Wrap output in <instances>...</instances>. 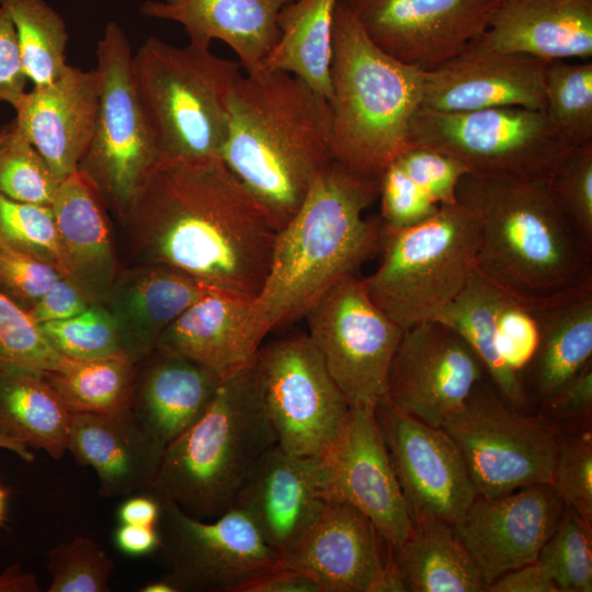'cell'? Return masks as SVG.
I'll list each match as a JSON object with an SVG mask.
<instances>
[{
  "instance_id": "obj_1",
  "label": "cell",
  "mask_w": 592,
  "mask_h": 592,
  "mask_svg": "<svg viewBox=\"0 0 592 592\" xmlns=\"http://www.w3.org/2000/svg\"><path fill=\"white\" fill-rule=\"evenodd\" d=\"M123 224L134 265H161L254 298L277 229L220 158L158 161Z\"/></svg>"
},
{
  "instance_id": "obj_2",
  "label": "cell",
  "mask_w": 592,
  "mask_h": 592,
  "mask_svg": "<svg viewBox=\"0 0 592 592\" xmlns=\"http://www.w3.org/2000/svg\"><path fill=\"white\" fill-rule=\"evenodd\" d=\"M220 159L280 230L333 160L328 100L287 72L240 73Z\"/></svg>"
},
{
  "instance_id": "obj_3",
  "label": "cell",
  "mask_w": 592,
  "mask_h": 592,
  "mask_svg": "<svg viewBox=\"0 0 592 592\" xmlns=\"http://www.w3.org/2000/svg\"><path fill=\"white\" fill-rule=\"evenodd\" d=\"M378 198V180L331 161L316 178L273 246L269 271L252 299V325L263 339L303 318L335 283L380 252L384 229L366 209Z\"/></svg>"
},
{
  "instance_id": "obj_4",
  "label": "cell",
  "mask_w": 592,
  "mask_h": 592,
  "mask_svg": "<svg viewBox=\"0 0 592 592\" xmlns=\"http://www.w3.org/2000/svg\"><path fill=\"white\" fill-rule=\"evenodd\" d=\"M457 202L479 220L475 273L538 308L592 291V249L556 207L546 182L466 174Z\"/></svg>"
},
{
  "instance_id": "obj_5",
  "label": "cell",
  "mask_w": 592,
  "mask_h": 592,
  "mask_svg": "<svg viewBox=\"0 0 592 592\" xmlns=\"http://www.w3.org/2000/svg\"><path fill=\"white\" fill-rule=\"evenodd\" d=\"M332 48V159L356 175L378 180L410 146L409 126L421 106L424 71L376 46L339 0Z\"/></svg>"
},
{
  "instance_id": "obj_6",
  "label": "cell",
  "mask_w": 592,
  "mask_h": 592,
  "mask_svg": "<svg viewBox=\"0 0 592 592\" xmlns=\"http://www.w3.org/2000/svg\"><path fill=\"white\" fill-rule=\"evenodd\" d=\"M276 445L252 361L223 379L204 414L166 446L148 491L191 516L214 520L234 506L254 466Z\"/></svg>"
},
{
  "instance_id": "obj_7",
  "label": "cell",
  "mask_w": 592,
  "mask_h": 592,
  "mask_svg": "<svg viewBox=\"0 0 592 592\" xmlns=\"http://www.w3.org/2000/svg\"><path fill=\"white\" fill-rule=\"evenodd\" d=\"M241 69L210 46L180 47L155 36L141 44L133 55V75L159 161L220 158Z\"/></svg>"
},
{
  "instance_id": "obj_8",
  "label": "cell",
  "mask_w": 592,
  "mask_h": 592,
  "mask_svg": "<svg viewBox=\"0 0 592 592\" xmlns=\"http://www.w3.org/2000/svg\"><path fill=\"white\" fill-rule=\"evenodd\" d=\"M479 237L477 216L459 202L409 228L384 229L380 263L363 286L402 330L434 320L473 276Z\"/></svg>"
},
{
  "instance_id": "obj_9",
  "label": "cell",
  "mask_w": 592,
  "mask_h": 592,
  "mask_svg": "<svg viewBox=\"0 0 592 592\" xmlns=\"http://www.w3.org/2000/svg\"><path fill=\"white\" fill-rule=\"evenodd\" d=\"M408 139L458 159L470 174L546 183L577 146L544 111L519 106L459 113L420 107Z\"/></svg>"
},
{
  "instance_id": "obj_10",
  "label": "cell",
  "mask_w": 592,
  "mask_h": 592,
  "mask_svg": "<svg viewBox=\"0 0 592 592\" xmlns=\"http://www.w3.org/2000/svg\"><path fill=\"white\" fill-rule=\"evenodd\" d=\"M99 104L81 172L121 220L159 161L133 75L128 37L109 21L96 48Z\"/></svg>"
},
{
  "instance_id": "obj_11",
  "label": "cell",
  "mask_w": 592,
  "mask_h": 592,
  "mask_svg": "<svg viewBox=\"0 0 592 592\" xmlns=\"http://www.w3.org/2000/svg\"><path fill=\"white\" fill-rule=\"evenodd\" d=\"M442 429L457 446L479 497L553 482L557 431L544 418L513 407L483 379Z\"/></svg>"
},
{
  "instance_id": "obj_12",
  "label": "cell",
  "mask_w": 592,
  "mask_h": 592,
  "mask_svg": "<svg viewBox=\"0 0 592 592\" xmlns=\"http://www.w3.org/2000/svg\"><path fill=\"white\" fill-rule=\"evenodd\" d=\"M253 366L277 446L304 457L330 453L351 408L307 333L262 343Z\"/></svg>"
},
{
  "instance_id": "obj_13",
  "label": "cell",
  "mask_w": 592,
  "mask_h": 592,
  "mask_svg": "<svg viewBox=\"0 0 592 592\" xmlns=\"http://www.w3.org/2000/svg\"><path fill=\"white\" fill-rule=\"evenodd\" d=\"M306 332L350 408L387 401L391 363L403 330L348 275L306 312Z\"/></svg>"
},
{
  "instance_id": "obj_14",
  "label": "cell",
  "mask_w": 592,
  "mask_h": 592,
  "mask_svg": "<svg viewBox=\"0 0 592 592\" xmlns=\"http://www.w3.org/2000/svg\"><path fill=\"white\" fill-rule=\"evenodd\" d=\"M158 498L160 549L170 566L164 577L178 592H237L243 583L281 565L241 509L231 506L214 520H201L173 501Z\"/></svg>"
},
{
  "instance_id": "obj_15",
  "label": "cell",
  "mask_w": 592,
  "mask_h": 592,
  "mask_svg": "<svg viewBox=\"0 0 592 592\" xmlns=\"http://www.w3.org/2000/svg\"><path fill=\"white\" fill-rule=\"evenodd\" d=\"M316 580L321 592L406 591L394 549L354 506L326 500L281 557Z\"/></svg>"
},
{
  "instance_id": "obj_16",
  "label": "cell",
  "mask_w": 592,
  "mask_h": 592,
  "mask_svg": "<svg viewBox=\"0 0 592 592\" xmlns=\"http://www.w3.org/2000/svg\"><path fill=\"white\" fill-rule=\"evenodd\" d=\"M500 0H339L369 39L417 69L432 70L486 31Z\"/></svg>"
},
{
  "instance_id": "obj_17",
  "label": "cell",
  "mask_w": 592,
  "mask_h": 592,
  "mask_svg": "<svg viewBox=\"0 0 592 592\" xmlns=\"http://www.w3.org/2000/svg\"><path fill=\"white\" fill-rule=\"evenodd\" d=\"M485 369L452 328L428 320L401 335L388 379L387 403L432 426L458 411Z\"/></svg>"
},
{
  "instance_id": "obj_18",
  "label": "cell",
  "mask_w": 592,
  "mask_h": 592,
  "mask_svg": "<svg viewBox=\"0 0 592 592\" xmlns=\"http://www.w3.org/2000/svg\"><path fill=\"white\" fill-rule=\"evenodd\" d=\"M376 415L412 520L455 523L478 494L453 440L387 402Z\"/></svg>"
},
{
  "instance_id": "obj_19",
  "label": "cell",
  "mask_w": 592,
  "mask_h": 592,
  "mask_svg": "<svg viewBox=\"0 0 592 592\" xmlns=\"http://www.w3.org/2000/svg\"><path fill=\"white\" fill-rule=\"evenodd\" d=\"M325 498L357 509L392 548L413 526L408 504L392 468L376 408H351L346 428L322 457Z\"/></svg>"
},
{
  "instance_id": "obj_20",
  "label": "cell",
  "mask_w": 592,
  "mask_h": 592,
  "mask_svg": "<svg viewBox=\"0 0 592 592\" xmlns=\"http://www.w3.org/2000/svg\"><path fill=\"white\" fill-rule=\"evenodd\" d=\"M563 506L551 485H532L499 497L477 496L453 527L487 587L537 559Z\"/></svg>"
},
{
  "instance_id": "obj_21",
  "label": "cell",
  "mask_w": 592,
  "mask_h": 592,
  "mask_svg": "<svg viewBox=\"0 0 592 592\" xmlns=\"http://www.w3.org/2000/svg\"><path fill=\"white\" fill-rule=\"evenodd\" d=\"M546 64L497 50L479 35L439 67L424 71L420 107L446 113L503 106L544 111Z\"/></svg>"
},
{
  "instance_id": "obj_22",
  "label": "cell",
  "mask_w": 592,
  "mask_h": 592,
  "mask_svg": "<svg viewBox=\"0 0 592 592\" xmlns=\"http://www.w3.org/2000/svg\"><path fill=\"white\" fill-rule=\"evenodd\" d=\"M325 501L322 458L293 455L276 445L254 466L234 506L247 513L281 561Z\"/></svg>"
},
{
  "instance_id": "obj_23",
  "label": "cell",
  "mask_w": 592,
  "mask_h": 592,
  "mask_svg": "<svg viewBox=\"0 0 592 592\" xmlns=\"http://www.w3.org/2000/svg\"><path fill=\"white\" fill-rule=\"evenodd\" d=\"M99 104L95 69L68 65L55 81L34 86L14 110V122L62 181L78 170L90 144Z\"/></svg>"
},
{
  "instance_id": "obj_24",
  "label": "cell",
  "mask_w": 592,
  "mask_h": 592,
  "mask_svg": "<svg viewBox=\"0 0 592 592\" xmlns=\"http://www.w3.org/2000/svg\"><path fill=\"white\" fill-rule=\"evenodd\" d=\"M166 445L132 409L111 413H75L68 446L76 463L94 469L103 498L149 490L159 474Z\"/></svg>"
},
{
  "instance_id": "obj_25",
  "label": "cell",
  "mask_w": 592,
  "mask_h": 592,
  "mask_svg": "<svg viewBox=\"0 0 592 592\" xmlns=\"http://www.w3.org/2000/svg\"><path fill=\"white\" fill-rule=\"evenodd\" d=\"M213 288L180 271L138 264L119 270L103 305L111 312L125 356L139 363L164 329Z\"/></svg>"
},
{
  "instance_id": "obj_26",
  "label": "cell",
  "mask_w": 592,
  "mask_h": 592,
  "mask_svg": "<svg viewBox=\"0 0 592 592\" xmlns=\"http://www.w3.org/2000/svg\"><path fill=\"white\" fill-rule=\"evenodd\" d=\"M251 303L252 298L214 291L174 319L156 349L229 378L252 363L263 342L252 325Z\"/></svg>"
},
{
  "instance_id": "obj_27",
  "label": "cell",
  "mask_w": 592,
  "mask_h": 592,
  "mask_svg": "<svg viewBox=\"0 0 592 592\" xmlns=\"http://www.w3.org/2000/svg\"><path fill=\"white\" fill-rule=\"evenodd\" d=\"M294 0H148L140 7L145 16L181 24L190 43L227 44L244 72L263 69L278 38L277 18Z\"/></svg>"
},
{
  "instance_id": "obj_28",
  "label": "cell",
  "mask_w": 592,
  "mask_h": 592,
  "mask_svg": "<svg viewBox=\"0 0 592 592\" xmlns=\"http://www.w3.org/2000/svg\"><path fill=\"white\" fill-rule=\"evenodd\" d=\"M490 47L546 62L592 57V0H500L480 34Z\"/></svg>"
},
{
  "instance_id": "obj_29",
  "label": "cell",
  "mask_w": 592,
  "mask_h": 592,
  "mask_svg": "<svg viewBox=\"0 0 592 592\" xmlns=\"http://www.w3.org/2000/svg\"><path fill=\"white\" fill-rule=\"evenodd\" d=\"M50 207L71 280L103 304L119 269L102 195L77 170L60 182Z\"/></svg>"
},
{
  "instance_id": "obj_30",
  "label": "cell",
  "mask_w": 592,
  "mask_h": 592,
  "mask_svg": "<svg viewBox=\"0 0 592 592\" xmlns=\"http://www.w3.org/2000/svg\"><path fill=\"white\" fill-rule=\"evenodd\" d=\"M221 382L206 367L156 349L137 364L132 410L167 446L204 414Z\"/></svg>"
},
{
  "instance_id": "obj_31",
  "label": "cell",
  "mask_w": 592,
  "mask_h": 592,
  "mask_svg": "<svg viewBox=\"0 0 592 592\" xmlns=\"http://www.w3.org/2000/svg\"><path fill=\"white\" fill-rule=\"evenodd\" d=\"M535 309L540 339L523 383L543 403L592 362V291Z\"/></svg>"
},
{
  "instance_id": "obj_32",
  "label": "cell",
  "mask_w": 592,
  "mask_h": 592,
  "mask_svg": "<svg viewBox=\"0 0 592 592\" xmlns=\"http://www.w3.org/2000/svg\"><path fill=\"white\" fill-rule=\"evenodd\" d=\"M72 413L42 372L0 367V434L60 459Z\"/></svg>"
},
{
  "instance_id": "obj_33",
  "label": "cell",
  "mask_w": 592,
  "mask_h": 592,
  "mask_svg": "<svg viewBox=\"0 0 592 592\" xmlns=\"http://www.w3.org/2000/svg\"><path fill=\"white\" fill-rule=\"evenodd\" d=\"M412 522L408 538L392 548L406 591H486L479 569L453 524L432 517Z\"/></svg>"
},
{
  "instance_id": "obj_34",
  "label": "cell",
  "mask_w": 592,
  "mask_h": 592,
  "mask_svg": "<svg viewBox=\"0 0 592 592\" xmlns=\"http://www.w3.org/2000/svg\"><path fill=\"white\" fill-rule=\"evenodd\" d=\"M338 0H294L277 18L278 38L263 69L293 75L329 101Z\"/></svg>"
},
{
  "instance_id": "obj_35",
  "label": "cell",
  "mask_w": 592,
  "mask_h": 592,
  "mask_svg": "<svg viewBox=\"0 0 592 592\" xmlns=\"http://www.w3.org/2000/svg\"><path fill=\"white\" fill-rule=\"evenodd\" d=\"M501 293L475 272L459 295L434 320L456 331L470 346L500 396L527 412L530 397L523 379L501 356L496 331V315Z\"/></svg>"
},
{
  "instance_id": "obj_36",
  "label": "cell",
  "mask_w": 592,
  "mask_h": 592,
  "mask_svg": "<svg viewBox=\"0 0 592 592\" xmlns=\"http://www.w3.org/2000/svg\"><path fill=\"white\" fill-rule=\"evenodd\" d=\"M137 364L126 356L62 355L55 369L43 374L72 414H111L132 409Z\"/></svg>"
},
{
  "instance_id": "obj_37",
  "label": "cell",
  "mask_w": 592,
  "mask_h": 592,
  "mask_svg": "<svg viewBox=\"0 0 592 592\" xmlns=\"http://www.w3.org/2000/svg\"><path fill=\"white\" fill-rule=\"evenodd\" d=\"M18 35L22 65L34 86L48 84L67 69L68 32L64 19L45 0H0Z\"/></svg>"
},
{
  "instance_id": "obj_38",
  "label": "cell",
  "mask_w": 592,
  "mask_h": 592,
  "mask_svg": "<svg viewBox=\"0 0 592 592\" xmlns=\"http://www.w3.org/2000/svg\"><path fill=\"white\" fill-rule=\"evenodd\" d=\"M60 180L14 119L0 130V192L22 203L52 206Z\"/></svg>"
},
{
  "instance_id": "obj_39",
  "label": "cell",
  "mask_w": 592,
  "mask_h": 592,
  "mask_svg": "<svg viewBox=\"0 0 592 592\" xmlns=\"http://www.w3.org/2000/svg\"><path fill=\"white\" fill-rule=\"evenodd\" d=\"M545 110L548 117L574 144L592 140V62L546 64Z\"/></svg>"
},
{
  "instance_id": "obj_40",
  "label": "cell",
  "mask_w": 592,
  "mask_h": 592,
  "mask_svg": "<svg viewBox=\"0 0 592 592\" xmlns=\"http://www.w3.org/2000/svg\"><path fill=\"white\" fill-rule=\"evenodd\" d=\"M0 246L29 253L71 280L50 206L18 202L0 192Z\"/></svg>"
},
{
  "instance_id": "obj_41",
  "label": "cell",
  "mask_w": 592,
  "mask_h": 592,
  "mask_svg": "<svg viewBox=\"0 0 592 592\" xmlns=\"http://www.w3.org/2000/svg\"><path fill=\"white\" fill-rule=\"evenodd\" d=\"M592 526L566 506L537 561L562 592L592 591Z\"/></svg>"
},
{
  "instance_id": "obj_42",
  "label": "cell",
  "mask_w": 592,
  "mask_h": 592,
  "mask_svg": "<svg viewBox=\"0 0 592 592\" xmlns=\"http://www.w3.org/2000/svg\"><path fill=\"white\" fill-rule=\"evenodd\" d=\"M547 189L570 227L592 249V140L574 146L560 160Z\"/></svg>"
},
{
  "instance_id": "obj_43",
  "label": "cell",
  "mask_w": 592,
  "mask_h": 592,
  "mask_svg": "<svg viewBox=\"0 0 592 592\" xmlns=\"http://www.w3.org/2000/svg\"><path fill=\"white\" fill-rule=\"evenodd\" d=\"M39 326L61 355L80 360L125 356L115 321L103 304H92L72 318Z\"/></svg>"
},
{
  "instance_id": "obj_44",
  "label": "cell",
  "mask_w": 592,
  "mask_h": 592,
  "mask_svg": "<svg viewBox=\"0 0 592 592\" xmlns=\"http://www.w3.org/2000/svg\"><path fill=\"white\" fill-rule=\"evenodd\" d=\"M52 576L47 592H109L114 570L111 557L90 537L75 536L47 550Z\"/></svg>"
},
{
  "instance_id": "obj_45",
  "label": "cell",
  "mask_w": 592,
  "mask_h": 592,
  "mask_svg": "<svg viewBox=\"0 0 592 592\" xmlns=\"http://www.w3.org/2000/svg\"><path fill=\"white\" fill-rule=\"evenodd\" d=\"M61 358L29 312L0 292V367L44 373Z\"/></svg>"
},
{
  "instance_id": "obj_46",
  "label": "cell",
  "mask_w": 592,
  "mask_h": 592,
  "mask_svg": "<svg viewBox=\"0 0 592 592\" xmlns=\"http://www.w3.org/2000/svg\"><path fill=\"white\" fill-rule=\"evenodd\" d=\"M553 488L567 508L592 526V435L559 437Z\"/></svg>"
},
{
  "instance_id": "obj_47",
  "label": "cell",
  "mask_w": 592,
  "mask_h": 592,
  "mask_svg": "<svg viewBox=\"0 0 592 592\" xmlns=\"http://www.w3.org/2000/svg\"><path fill=\"white\" fill-rule=\"evenodd\" d=\"M378 198L385 230L414 226L433 216L440 207L396 161H391L378 179Z\"/></svg>"
},
{
  "instance_id": "obj_48",
  "label": "cell",
  "mask_w": 592,
  "mask_h": 592,
  "mask_svg": "<svg viewBox=\"0 0 592 592\" xmlns=\"http://www.w3.org/2000/svg\"><path fill=\"white\" fill-rule=\"evenodd\" d=\"M394 161L439 206L457 202L459 182L469 173L458 159L422 146H409Z\"/></svg>"
},
{
  "instance_id": "obj_49",
  "label": "cell",
  "mask_w": 592,
  "mask_h": 592,
  "mask_svg": "<svg viewBox=\"0 0 592 592\" xmlns=\"http://www.w3.org/2000/svg\"><path fill=\"white\" fill-rule=\"evenodd\" d=\"M496 331L502 358L523 379L540 339V322L536 309L501 294L496 315Z\"/></svg>"
},
{
  "instance_id": "obj_50",
  "label": "cell",
  "mask_w": 592,
  "mask_h": 592,
  "mask_svg": "<svg viewBox=\"0 0 592 592\" xmlns=\"http://www.w3.org/2000/svg\"><path fill=\"white\" fill-rule=\"evenodd\" d=\"M60 276L53 265L0 246V292L22 309L29 311Z\"/></svg>"
},
{
  "instance_id": "obj_51",
  "label": "cell",
  "mask_w": 592,
  "mask_h": 592,
  "mask_svg": "<svg viewBox=\"0 0 592 592\" xmlns=\"http://www.w3.org/2000/svg\"><path fill=\"white\" fill-rule=\"evenodd\" d=\"M27 80L15 26L9 13L0 7V102L14 107L25 93Z\"/></svg>"
},
{
  "instance_id": "obj_52",
  "label": "cell",
  "mask_w": 592,
  "mask_h": 592,
  "mask_svg": "<svg viewBox=\"0 0 592 592\" xmlns=\"http://www.w3.org/2000/svg\"><path fill=\"white\" fill-rule=\"evenodd\" d=\"M92 304L73 281L60 276L27 312L37 325H42L72 318Z\"/></svg>"
},
{
  "instance_id": "obj_53",
  "label": "cell",
  "mask_w": 592,
  "mask_h": 592,
  "mask_svg": "<svg viewBox=\"0 0 592 592\" xmlns=\"http://www.w3.org/2000/svg\"><path fill=\"white\" fill-rule=\"evenodd\" d=\"M542 405L548 413L559 419H587L590 417L592 411V362Z\"/></svg>"
},
{
  "instance_id": "obj_54",
  "label": "cell",
  "mask_w": 592,
  "mask_h": 592,
  "mask_svg": "<svg viewBox=\"0 0 592 592\" xmlns=\"http://www.w3.org/2000/svg\"><path fill=\"white\" fill-rule=\"evenodd\" d=\"M237 592H321V589L309 574L280 565L243 583Z\"/></svg>"
},
{
  "instance_id": "obj_55",
  "label": "cell",
  "mask_w": 592,
  "mask_h": 592,
  "mask_svg": "<svg viewBox=\"0 0 592 592\" xmlns=\"http://www.w3.org/2000/svg\"><path fill=\"white\" fill-rule=\"evenodd\" d=\"M490 592H559L542 565L534 560L511 570L486 587Z\"/></svg>"
},
{
  "instance_id": "obj_56",
  "label": "cell",
  "mask_w": 592,
  "mask_h": 592,
  "mask_svg": "<svg viewBox=\"0 0 592 592\" xmlns=\"http://www.w3.org/2000/svg\"><path fill=\"white\" fill-rule=\"evenodd\" d=\"M113 538L116 548L132 557L147 556L161 548L158 527L118 523Z\"/></svg>"
},
{
  "instance_id": "obj_57",
  "label": "cell",
  "mask_w": 592,
  "mask_h": 592,
  "mask_svg": "<svg viewBox=\"0 0 592 592\" xmlns=\"http://www.w3.org/2000/svg\"><path fill=\"white\" fill-rule=\"evenodd\" d=\"M160 513L159 498L147 490L126 498L117 509V520L122 524L158 527Z\"/></svg>"
},
{
  "instance_id": "obj_58",
  "label": "cell",
  "mask_w": 592,
  "mask_h": 592,
  "mask_svg": "<svg viewBox=\"0 0 592 592\" xmlns=\"http://www.w3.org/2000/svg\"><path fill=\"white\" fill-rule=\"evenodd\" d=\"M41 585L34 573L11 565L0 572V592H39Z\"/></svg>"
},
{
  "instance_id": "obj_59",
  "label": "cell",
  "mask_w": 592,
  "mask_h": 592,
  "mask_svg": "<svg viewBox=\"0 0 592 592\" xmlns=\"http://www.w3.org/2000/svg\"><path fill=\"white\" fill-rule=\"evenodd\" d=\"M0 448L14 453L24 462L31 463L34 460V453L30 449V447L25 446L24 444L20 442L5 437L1 434H0Z\"/></svg>"
},
{
  "instance_id": "obj_60",
  "label": "cell",
  "mask_w": 592,
  "mask_h": 592,
  "mask_svg": "<svg viewBox=\"0 0 592 592\" xmlns=\"http://www.w3.org/2000/svg\"><path fill=\"white\" fill-rule=\"evenodd\" d=\"M139 592H178L175 585L164 576L138 589Z\"/></svg>"
},
{
  "instance_id": "obj_61",
  "label": "cell",
  "mask_w": 592,
  "mask_h": 592,
  "mask_svg": "<svg viewBox=\"0 0 592 592\" xmlns=\"http://www.w3.org/2000/svg\"><path fill=\"white\" fill-rule=\"evenodd\" d=\"M8 498L9 491L0 485V526L3 525L5 520Z\"/></svg>"
},
{
  "instance_id": "obj_62",
  "label": "cell",
  "mask_w": 592,
  "mask_h": 592,
  "mask_svg": "<svg viewBox=\"0 0 592 592\" xmlns=\"http://www.w3.org/2000/svg\"><path fill=\"white\" fill-rule=\"evenodd\" d=\"M162 1H166V2H171V1H173V0H162Z\"/></svg>"
}]
</instances>
